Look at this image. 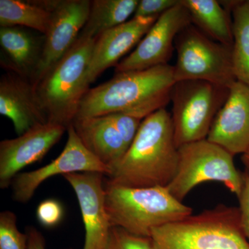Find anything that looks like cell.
<instances>
[{"label": "cell", "mask_w": 249, "mask_h": 249, "mask_svg": "<svg viewBox=\"0 0 249 249\" xmlns=\"http://www.w3.org/2000/svg\"><path fill=\"white\" fill-rule=\"evenodd\" d=\"M63 217V206L56 199H45L40 203L36 209L37 221L41 225L48 229L58 226L62 222Z\"/></svg>", "instance_id": "obj_25"}, {"label": "cell", "mask_w": 249, "mask_h": 249, "mask_svg": "<svg viewBox=\"0 0 249 249\" xmlns=\"http://www.w3.org/2000/svg\"><path fill=\"white\" fill-rule=\"evenodd\" d=\"M178 170L167 186L172 196L182 201L196 186L207 181L222 183L231 193L240 196L243 175L227 150L207 139L178 147Z\"/></svg>", "instance_id": "obj_7"}, {"label": "cell", "mask_w": 249, "mask_h": 249, "mask_svg": "<svg viewBox=\"0 0 249 249\" xmlns=\"http://www.w3.org/2000/svg\"><path fill=\"white\" fill-rule=\"evenodd\" d=\"M231 14L232 64L237 81L249 85V0L219 1Z\"/></svg>", "instance_id": "obj_20"}, {"label": "cell", "mask_w": 249, "mask_h": 249, "mask_svg": "<svg viewBox=\"0 0 249 249\" xmlns=\"http://www.w3.org/2000/svg\"><path fill=\"white\" fill-rule=\"evenodd\" d=\"M138 0H92L88 20L79 36L97 38L109 29L127 22L134 14Z\"/></svg>", "instance_id": "obj_22"}, {"label": "cell", "mask_w": 249, "mask_h": 249, "mask_svg": "<svg viewBox=\"0 0 249 249\" xmlns=\"http://www.w3.org/2000/svg\"><path fill=\"white\" fill-rule=\"evenodd\" d=\"M159 17H133L98 36L87 70L88 86L89 88L108 68L116 67L126 53L138 45Z\"/></svg>", "instance_id": "obj_15"}, {"label": "cell", "mask_w": 249, "mask_h": 249, "mask_svg": "<svg viewBox=\"0 0 249 249\" xmlns=\"http://www.w3.org/2000/svg\"><path fill=\"white\" fill-rule=\"evenodd\" d=\"M243 186L240 196V222L242 231L249 241V170H246L243 174Z\"/></svg>", "instance_id": "obj_28"}, {"label": "cell", "mask_w": 249, "mask_h": 249, "mask_svg": "<svg viewBox=\"0 0 249 249\" xmlns=\"http://www.w3.org/2000/svg\"><path fill=\"white\" fill-rule=\"evenodd\" d=\"M178 161L171 114L163 108L142 121L133 142L111 168L108 181L131 188L167 187Z\"/></svg>", "instance_id": "obj_2"}, {"label": "cell", "mask_w": 249, "mask_h": 249, "mask_svg": "<svg viewBox=\"0 0 249 249\" xmlns=\"http://www.w3.org/2000/svg\"><path fill=\"white\" fill-rule=\"evenodd\" d=\"M67 131L48 122L36 125L16 138L0 142V188L11 186L19 171L42 160Z\"/></svg>", "instance_id": "obj_12"}, {"label": "cell", "mask_w": 249, "mask_h": 249, "mask_svg": "<svg viewBox=\"0 0 249 249\" xmlns=\"http://www.w3.org/2000/svg\"><path fill=\"white\" fill-rule=\"evenodd\" d=\"M175 83L174 66L169 64L116 73L106 83L89 88L75 119L122 113L143 120L170 103Z\"/></svg>", "instance_id": "obj_1"}, {"label": "cell", "mask_w": 249, "mask_h": 249, "mask_svg": "<svg viewBox=\"0 0 249 249\" xmlns=\"http://www.w3.org/2000/svg\"><path fill=\"white\" fill-rule=\"evenodd\" d=\"M45 36H36L24 27L0 28V65L6 72L31 80L37 76L45 44Z\"/></svg>", "instance_id": "obj_17"}, {"label": "cell", "mask_w": 249, "mask_h": 249, "mask_svg": "<svg viewBox=\"0 0 249 249\" xmlns=\"http://www.w3.org/2000/svg\"><path fill=\"white\" fill-rule=\"evenodd\" d=\"M52 18L48 0H0V27H21L45 35Z\"/></svg>", "instance_id": "obj_21"}, {"label": "cell", "mask_w": 249, "mask_h": 249, "mask_svg": "<svg viewBox=\"0 0 249 249\" xmlns=\"http://www.w3.org/2000/svg\"><path fill=\"white\" fill-rule=\"evenodd\" d=\"M232 156L249 149V85L235 81L207 137Z\"/></svg>", "instance_id": "obj_14"}, {"label": "cell", "mask_w": 249, "mask_h": 249, "mask_svg": "<svg viewBox=\"0 0 249 249\" xmlns=\"http://www.w3.org/2000/svg\"><path fill=\"white\" fill-rule=\"evenodd\" d=\"M188 9L192 24L205 35L222 45L232 47L231 14L217 0H181Z\"/></svg>", "instance_id": "obj_19"}, {"label": "cell", "mask_w": 249, "mask_h": 249, "mask_svg": "<svg viewBox=\"0 0 249 249\" xmlns=\"http://www.w3.org/2000/svg\"><path fill=\"white\" fill-rule=\"evenodd\" d=\"M0 114L12 121L18 136L48 123L33 82L11 72L0 79Z\"/></svg>", "instance_id": "obj_16"}, {"label": "cell", "mask_w": 249, "mask_h": 249, "mask_svg": "<svg viewBox=\"0 0 249 249\" xmlns=\"http://www.w3.org/2000/svg\"><path fill=\"white\" fill-rule=\"evenodd\" d=\"M175 47L178 52L175 82L204 80L230 88L237 81L232 47L212 40L193 24L178 33Z\"/></svg>", "instance_id": "obj_8"}, {"label": "cell", "mask_w": 249, "mask_h": 249, "mask_svg": "<svg viewBox=\"0 0 249 249\" xmlns=\"http://www.w3.org/2000/svg\"><path fill=\"white\" fill-rule=\"evenodd\" d=\"M230 88L199 80L176 82L171 118L177 147L207 139Z\"/></svg>", "instance_id": "obj_6"}, {"label": "cell", "mask_w": 249, "mask_h": 249, "mask_svg": "<svg viewBox=\"0 0 249 249\" xmlns=\"http://www.w3.org/2000/svg\"><path fill=\"white\" fill-rule=\"evenodd\" d=\"M0 249H28L27 234L18 230L17 217L10 211L0 213Z\"/></svg>", "instance_id": "obj_23"}, {"label": "cell", "mask_w": 249, "mask_h": 249, "mask_svg": "<svg viewBox=\"0 0 249 249\" xmlns=\"http://www.w3.org/2000/svg\"><path fill=\"white\" fill-rule=\"evenodd\" d=\"M96 39L79 36L76 43L36 85L48 122L68 127L89 88L86 73Z\"/></svg>", "instance_id": "obj_5"}, {"label": "cell", "mask_w": 249, "mask_h": 249, "mask_svg": "<svg viewBox=\"0 0 249 249\" xmlns=\"http://www.w3.org/2000/svg\"><path fill=\"white\" fill-rule=\"evenodd\" d=\"M67 143L60 155L49 164L18 174L13 180V197L19 203H27L34 196L40 184L56 175L71 173H98L109 175L110 168L98 160L83 145L72 124L67 127Z\"/></svg>", "instance_id": "obj_9"}, {"label": "cell", "mask_w": 249, "mask_h": 249, "mask_svg": "<svg viewBox=\"0 0 249 249\" xmlns=\"http://www.w3.org/2000/svg\"><path fill=\"white\" fill-rule=\"evenodd\" d=\"M242 161L246 166V170H249V149L242 156Z\"/></svg>", "instance_id": "obj_30"}, {"label": "cell", "mask_w": 249, "mask_h": 249, "mask_svg": "<svg viewBox=\"0 0 249 249\" xmlns=\"http://www.w3.org/2000/svg\"><path fill=\"white\" fill-rule=\"evenodd\" d=\"M179 0H141L134 14V18L160 16L165 11L176 6Z\"/></svg>", "instance_id": "obj_27"}, {"label": "cell", "mask_w": 249, "mask_h": 249, "mask_svg": "<svg viewBox=\"0 0 249 249\" xmlns=\"http://www.w3.org/2000/svg\"><path fill=\"white\" fill-rule=\"evenodd\" d=\"M104 249H154L150 237L133 235L121 228L111 227Z\"/></svg>", "instance_id": "obj_24"}, {"label": "cell", "mask_w": 249, "mask_h": 249, "mask_svg": "<svg viewBox=\"0 0 249 249\" xmlns=\"http://www.w3.org/2000/svg\"><path fill=\"white\" fill-rule=\"evenodd\" d=\"M71 124L85 147L110 170L127 152V147L109 116L76 119Z\"/></svg>", "instance_id": "obj_18"}, {"label": "cell", "mask_w": 249, "mask_h": 249, "mask_svg": "<svg viewBox=\"0 0 249 249\" xmlns=\"http://www.w3.org/2000/svg\"><path fill=\"white\" fill-rule=\"evenodd\" d=\"M107 115L110 118L116 128L121 134L124 145L128 149L137 136L142 124V119L122 113H113Z\"/></svg>", "instance_id": "obj_26"}, {"label": "cell", "mask_w": 249, "mask_h": 249, "mask_svg": "<svg viewBox=\"0 0 249 249\" xmlns=\"http://www.w3.org/2000/svg\"><path fill=\"white\" fill-rule=\"evenodd\" d=\"M154 249H249L239 208L224 204L152 231Z\"/></svg>", "instance_id": "obj_4"}, {"label": "cell", "mask_w": 249, "mask_h": 249, "mask_svg": "<svg viewBox=\"0 0 249 249\" xmlns=\"http://www.w3.org/2000/svg\"><path fill=\"white\" fill-rule=\"evenodd\" d=\"M192 24L188 9L178 4L160 15L137 47L115 67V73L167 65L172 58L178 33Z\"/></svg>", "instance_id": "obj_10"}, {"label": "cell", "mask_w": 249, "mask_h": 249, "mask_svg": "<svg viewBox=\"0 0 249 249\" xmlns=\"http://www.w3.org/2000/svg\"><path fill=\"white\" fill-rule=\"evenodd\" d=\"M89 0H54L34 86L76 43L89 16Z\"/></svg>", "instance_id": "obj_11"}, {"label": "cell", "mask_w": 249, "mask_h": 249, "mask_svg": "<svg viewBox=\"0 0 249 249\" xmlns=\"http://www.w3.org/2000/svg\"><path fill=\"white\" fill-rule=\"evenodd\" d=\"M28 249H46L43 235L34 227L27 229Z\"/></svg>", "instance_id": "obj_29"}, {"label": "cell", "mask_w": 249, "mask_h": 249, "mask_svg": "<svg viewBox=\"0 0 249 249\" xmlns=\"http://www.w3.org/2000/svg\"><path fill=\"white\" fill-rule=\"evenodd\" d=\"M103 175L71 173L63 178L74 191L85 231L83 249H104L111 228L106 206Z\"/></svg>", "instance_id": "obj_13"}, {"label": "cell", "mask_w": 249, "mask_h": 249, "mask_svg": "<svg viewBox=\"0 0 249 249\" xmlns=\"http://www.w3.org/2000/svg\"><path fill=\"white\" fill-rule=\"evenodd\" d=\"M106 206L111 227L150 237L155 228L183 220L193 209L172 196L167 187L131 188L107 181Z\"/></svg>", "instance_id": "obj_3"}]
</instances>
